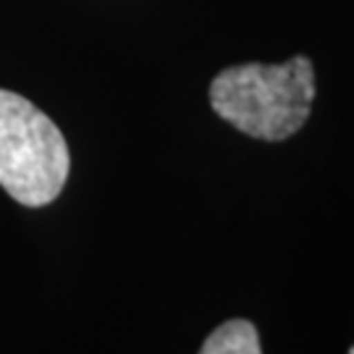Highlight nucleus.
I'll return each instance as SVG.
<instances>
[{
	"instance_id": "1",
	"label": "nucleus",
	"mask_w": 354,
	"mask_h": 354,
	"mask_svg": "<svg viewBox=\"0 0 354 354\" xmlns=\"http://www.w3.org/2000/svg\"><path fill=\"white\" fill-rule=\"evenodd\" d=\"M317 87L307 55L283 64H241L210 82V105L231 127L263 142L294 137L313 113Z\"/></svg>"
},
{
	"instance_id": "2",
	"label": "nucleus",
	"mask_w": 354,
	"mask_h": 354,
	"mask_svg": "<svg viewBox=\"0 0 354 354\" xmlns=\"http://www.w3.org/2000/svg\"><path fill=\"white\" fill-rule=\"evenodd\" d=\"M61 129L37 105L0 89V187L26 207L50 205L68 178Z\"/></svg>"
},
{
	"instance_id": "3",
	"label": "nucleus",
	"mask_w": 354,
	"mask_h": 354,
	"mask_svg": "<svg viewBox=\"0 0 354 354\" xmlns=\"http://www.w3.org/2000/svg\"><path fill=\"white\" fill-rule=\"evenodd\" d=\"M200 354H263L260 336L250 320H226L205 339Z\"/></svg>"
},
{
	"instance_id": "4",
	"label": "nucleus",
	"mask_w": 354,
	"mask_h": 354,
	"mask_svg": "<svg viewBox=\"0 0 354 354\" xmlns=\"http://www.w3.org/2000/svg\"><path fill=\"white\" fill-rule=\"evenodd\" d=\"M349 354H354V346H352V349H349Z\"/></svg>"
}]
</instances>
